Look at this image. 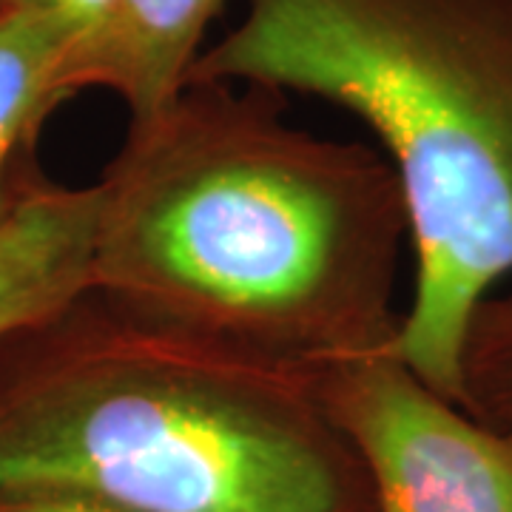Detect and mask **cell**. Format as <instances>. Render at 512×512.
Here are the masks:
<instances>
[{"label":"cell","instance_id":"8992f818","mask_svg":"<svg viewBox=\"0 0 512 512\" xmlns=\"http://www.w3.org/2000/svg\"><path fill=\"white\" fill-rule=\"evenodd\" d=\"M225 0H117L100 37L74 66V92L109 89L131 120L168 106L188 83Z\"/></svg>","mask_w":512,"mask_h":512},{"label":"cell","instance_id":"6da1fadb","mask_svg":"<svg viewBox=\"0 0 512 512\" xmlns=\"http://www.w3.org/2000/svg\"><path fill=\"white\" fill-rule=\"evenodd\" d=\"M97 188L92 288L163 328L293 367L393 350L410 220L390 160L319 137L259 83H185Z\"/></svg>","mask_w":512,"mask_h":512},{"label":"cell","instance_id":"8fae6325","mask_svg":"<svg viewBox=\"0 0 512 512\" xmlns=\"http://www.w3.org/2000/svg\"><path fill=\"white\" fill-rule=\"evenodd\" d=\"M0 6H3V0H0Z\"/></svg>","mask_w":512,"mask_h":512},{"label":"cell","instance_id":"3957f363","mask_svg":"<svg viewBox=\"0 0 512 512\" xmlns=\"http://www.w3.org/2000/svg\"><path fill=\"white\" fill-rule=\"evenodd\" d=\"M259 83L365 123L404 191L413 302L393 353L461 410V342L512 274V0H248L188 83Z\"/></svg>","mask_w":512,"mask_h":512},{"label":"cell","instance_id":"52a82bcc","mask_svg":"<svg viewBox=\"0 0 512 512\" xmlns=\"http://www.w3.org/2000/svg\"><path fill=\"white\" fill-rule=\"evenodd\" d=\"M72 94L66 40L40 20L0 12V222L43 180L32 160L37 134Z\"/></svg>","mask_w":512,"mask_h":512},{"label":"cell","instance_id":"7a4b0ae2","mask_svg":"<svg viewBox=\"0 0 512 512\" xmlns=\"http://www.w3.org/2000/svg\"><path fill=\"white\" fill-rule=\"evenodd\" d=\"M319 367L163 328L106 293L0 336V495L134 512H379Z\"/></svg>","mask_w":512,"mask_h":512},{"label":"cell","instance_id":"ba28073f","mask_svg":"<svg viewBox=\"0 0 512 512\" xmlns=\"http://www.w3.org/2000/svg\"><path fill=\"white\" fill-rule=\"evenodd\" d=\"M461 410L512 441V291L487 293L461 342Z\"/></svg>","mask_w":512,"mask_h":512},{"label":"cell","instance_id":"9c48e42d","mask_svg":"<svg viewBox=\"0 0 512 512\" xmlns=\"http://www.w3.org/2000/svg\"><path fill=\"white\" fill-rule=\"evenodd\" d=\"M117 0H3L0 12H18L40 20L69 46V80L74 89V66L106 29ZM77 94V92H74Z\"/></svg>","mask_w":512,"mask_h":512},{"label":"cell","instance_id":"30bf717a","mask_svg":"<svg viewBox=\"0 0 512 512\" xmlns=\"http://www.w3.org/2000/svg\"><path fill=\"white\" fill-rule=\"evenodd\" d=\"M0 512H134L109 498L72 490H37V493L0 495Z\"/></svg>","mask_w":512,"mask_h":512},{"label":"cell","instance_id":"277c9868","mask_svg":"<svg viewBox=\"0 0 512 512\" xmlns=\"http://www.w3.org/2000/svg\"><path fill=\"white\" fill-rule=\"evenodd\" d=\"M316 390L379 512H512V441L441 399L393 350L319 367Z\"/></svg>","mask_w":512,"mask_h":512},{"label":"cell","instance_id":"5b68a950","mask_svg":"<svg viewBox=\"0 0 512 512\" xmlns=\"http://www.w3.org/2000/svg\"><path fill=\"white\" fill-rule=\"evenodd\" d=\"M97 188L35 183L0 222V336L92 288Z\"/></svg>","mask_w":512,"mask_h":512}]
</instances>
